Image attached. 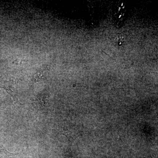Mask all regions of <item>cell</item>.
<instances>
[{"label":"cell","instance_id":"4","mask_svg":"<svg viewBox=\"0 0 158 158\" xmlns=\"http://www.w3.org/2000/svg\"><path fill=\"white\" fill-rule=\"evenodd\" d=\"M37 103L40 108H43L45 106V97L43 95H39L37 97Z\"/></svg>","mask_w":158,"mask_h":158},{"label":"cell","instance_id":"5","mask_svg":"<svg viewBox=\"0 0 158 158\" xmlns=\"http://www.w3.org/2000/svg\"><path fill=\"white\" fill-rule=\"evenodd\" d=\"M115 41L118 44H121L125 41L124 35L122 34H118L115 37Z\"/></svg>","mask_w":158,"mask_h":158},{"label":"cell","instance_id":"3","mask_svg":"<svg viewBox=\"0 0 158 158\" xmlns=\"http://www.w3.org/2000/svg\"><path fill=\"white\" fill-rule=\"evenodd\" d=\"M47 69V67H43L42 68H40L38 70L37 73L35 74L34 78H33L34 81L36 82L39 81L43 78Z\"/></svg>","mask_w":158,"mask_h":158},{"label":"cell","instance_id":"2","mask_svg":"<svg viewBox=\"0 0 158 158\" xmlns=\"http://www.w3.org/2000/svg\"><path fill=\"white\" fill-rule=\"evenodd\" d=\"M125 13V9L120 7L116 9L115 12L113 13V22L117 27L121 26L123 23V21L126 19Z\"/></svg>","mask_w":158,"mask_h":158},{"label":"cell","instance_id":"1","mask_svg":"<svg viewBox=\"0 0 158 158\" xmlns=\"http://www.w3.org/2000/svg\"><path fill=\"white\" fill-rule=\"evenodd\" d=\"M0 87L3 88L15 101L17 94V82L15 80L5 81Z\"/></svg>","mask_w":158,"mask_h":158}]
</instances>
